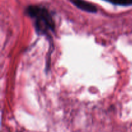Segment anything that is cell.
I'll return each instance as SVG.
<instances>
[{
	"instance_id": "1",
	"label": "cell",
	"mask_w": 132,
	"mask_h": 132,
	"mask_svg": "<svg viewBox=\"0 0 132 132\" xmlns=\"http://www.w3.org/2000/svg\"><path fill=\"white\" fill-rule=\"evenodd\" d=\"M26 13L34 19V25L37 34L48 36L55 28V23L47 9L35 5L28 6Z\"/></svg>"
},
{
	"instance_id": "2",
	"label": "cell",
	"mask_w": 132,
	"mask_h": 132,
	"mask_svg": "<svg viewBox=\"0 0 132 132\" xmlns=\"http://www.w3.org/2000/svg\"><path fill=\"white\" fill-rule=\"evenodd\" d=\"M70 1L77 8L84 11L91 13H95L97 11V9L95 5L85 0H70Z\"/></svg>"
}]
</instances>
